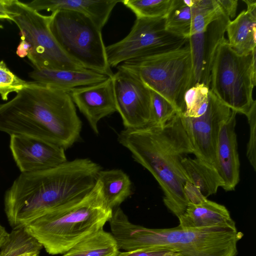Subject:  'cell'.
Here are the masks:
<instances>
[{
	"instance_id": "cell-23",
	"label": "cell",
	"mask_w": 256,
	"mask_h": 256,
	"mask_svg": "<svg viewBox=\"0 0 256 256\" xmlns=\"http://www.w3.org/2000/svg\"><path fill=\"white\" fill-rule=\"evenodd\" d=\"M102 186L104 200L114 210L132 194L128 176L120 170H100L97 176Z\"/></svg>"
},
{
	"instance_id": "cell-10",
	"label": "cell",
	"mask_w": 256,
	"mask_h": 256,
	"mask_svg": "<svg viewBox=\"0 0 256 256\" xmlns=\"http://www.w3.org/2000/svg\"><path fill=\"white\" fill-rule=\"evenodd\" d=\"M108 222L119 248L126 252L146 249L176 252L182 232V228L178 226L172 228H151L134 224L120 207L113 210Z\"/></svg>"
},
{
	"instance_id": "cell-8",
	"label": "cell",
	"mask_w": 256,
	"mask_h": 256,
	"mask_svg": "<svg viewBox=\"0 0 256 256\" xmlns=\"http://www.w3.org/2000/svg\"><path fill=\"white\" fill-rule=\"evenodd\" d=\"M14 8L17 14L13 22L20 30V39L30 44L27 57L34 68L86 69L70 58L57 42L50 28L51 14H42L18 0Z\"/></svg>"
},
{
	"instance_id": "cell-9",
	"label": "cell",
	"mask_w": 256,
	"mask_h": 256,
	"mask_svg": "<svg viewBox=\"0 0 256 256\" xmlns=\"http://www.w3.org/2000/svg\"><path fill=\"white\" fill-rule=\"evenodd\" d=\"M188 38L168 32L165 18H136L130 32L122 40L106 46L112 68L132 59L178 49Z\"/></svg>"
},
{
	"instance_id": "cell-30",
	"label": "cell",
	"mask_w": 256,
	"mask_h": 256,
	"mask_svg": "<svg viewBox=\"0 0 256 256\" xmlns=\"http://www.w3.org/2000/svg\"><path fill=\"white\" fill-rule=\"evenodd\" d=\"M26 84L10 70L4 60H0V96L3 100H7L10 93H17Z\"/></svg>"
},
{
	"instance_id": "cell-2",
	"label": "cell",
	"mask_w": 256,
	"mask_h": 256,
	"mask_svg": "<svg viewBox=\"0 0 256 256\" xmlns=\"http://www.w3.org/2000/svg\"><path fill=\"white\" fill-rule=\"evenodd\" d=\"M82 122L68 90L27 82L8 102L0 104V131L40 138L66 149L80 138Z\"/></svg>"
},
{
	"instance_id": "cell-37",
	"label": "cell",
	"mask_w": 256,
	"mask_h": 256,
	"mask_svg": "<svg viewBox=\"0 0 256 256\" xmlns=\"http://www.w3.org/2000/svg\"><path fill=\"white\" fill-rule=\"evenodd\" d=\"M8 234L9 233L6 230L4 227L0 224V248L8 239Z\"/></svg>"
},
{
	"instance_id": "cell-20",
	"label": "cell",
	"mask_w": 256,
	"mask_h": 256,
	"mask_svg": "<svg viewBox=\"0 0 256 256\" xmlns=\"http://www.w3.org/2000/svg\"><path fill=\"white\" fill-rule=\"evenodd\" d=\"M29 76L34 81L68 91L76 88L99 83L108 78L104 74L88 69L34 68L29 73Z\"/></svg>"
},
{
	"instance_id": "cell-3",
	"label": "cell",
	"mask_w": 256,
	"mask_h": 256,
	"mask_svg": "<svg viewBox=\"0 0 256 256\" xmlns=\"http://www.w3.org/2000/svg\"><path fill=\"white\" fill-rule=\"evenodd\" d=\"M118 140L158 182L168 209L178 218L182 215L188 204L184 192L188 179L182 160L194 149L180 113L162 125L125 128Z\"/></svg>"
},
{
	"instance_id": "cell-34",
	"label": "cell",
	"mask_w": 256,
	"mask_h": 256,
	"mask_svg": "<svg viewBox=\"0 0 256 256\" xmlns=\"http://www.w3.org/2000/svg\"><path fill=\"white\" fill-rule=\"evenodd\" d=\"M15 0H0V20L6 19L13 22L17 12L14 8Z\"/></svg>"
},
{
	"instance_id": "cell-14",
	"label": "cell",
	"mask_w": 256,
	"mask_h": 256,
	"mask_svg": "<svg viewBox=\"0 0 256 256\" xmlns=\"http://www.w3.org/2000/svg\"><path fill=\"white\" fill-rule=\"evenodd\" d=\"M10 148L21 173L46 170L67 161L64 148L32 136H10Z\"/></svg>"
},
{
	"instance_id": "cell-33",
	"label": "cell",
	"mask_w": 256,
	"mask_h": 256,
	"mask_svg": "<svg viewBox=\"0 0 256 256\" xmlns=\"http://www.w3.org/2000/svg\"><path fill=\"white\" fill-rule=\"evenodd\" d=\"M184 192L188 203L198 204L207 199L196 186L188 180L184 185Z\"/></svg>"
},
{
	"instance_id": "cell-4",
	"label": "cell",
	"mask_w": 256,
	"mask_h": 256,
	"mask_svg": "<svg viewBox=\"0 0 256 256\" xmlns=\"http://www.w3.org/2000/svg\"><path fill=\"white\" fill-rule=\"evenodd\" d=\"M113 210L106 204L100 182L84 196L34 220L24 228L51 255L64 254L90 234L103 228Z\"/></svg>"
},
{
	"instance_id": "cell-36",
	"label": "cell",
	"mask_w": 256,
	"mask_h": 256,
	"mask_svg": "<svg viewBox=\"0 0 256 256\" xmlns=\"http://www.w3.org/2000/svg\"><path fill=\"white\" fill-rule=\"evenodd\" d=\"M30 50L28 43L25 40H21L16 50V54L21 58L28 56Z\"/></svg>"
},
{
	"instance_id": "cell-15",
	"label": "cell",
	"mask_w": 256,
	"mask_h": 256,
	"mask_svg": "<svg viewBox=\"0 0 256 256\" xmlns=\"http://www.w3.org/2000/svg\"><path fill=\"white\" fill-rule=\"evenodd\" d=\"M230 20V18L224 14L212 22L204 31L188 38L195 84H204L210 87L213 60Z\"/></svg>"
},
{
	"instance_id": "cell-22",
	"label": "cell",
	"mask_w": 256,
	"mask_h": 256,
	"mask_svg": "<svg viewBox=\"0 0 256 256\" xmlns=\"http://www.w3.org/2000/svg\"><path fill=\"white\" fill-rule=\"evenodd\" d=\"M182 164L188 181L192 183L206 198L216 193L224 182L214 166L196 158L184 157Z\"/></svg>"
},
{
	"instance_id": "cell-13",
	"label": "cell",
	"mask_w": 256,
	"mask_h": 256,
	"mask_svg": "<svg viewBox=\"0 0 256 256\" xmlns=\"http://www.w3.org/2000/svg\"><path fill=\"white\" fill-rule=\"evenodd\" d=\"M242 236L236 226L182 228L176 251L181 256H236Z\"/></svg>"
},
{
	"instance_id": "cell-27",
	"label": "cell",
	"mask_w": 256,
	"mask_h": 256,
	"mask_svg": "<svg viewBox=\"0 0 256 256\" xmlns=\"http://www.w3.org/2000/svg\"><path fill=\"white\" fill-rule=\"evenodd\" d=\"M174 0H120L136 18H166Z\"/></svg>"
},
{
	"instance_id": "cell-31",
	"label": "cell",
	"mask_w": 256,
	"mask_h": 256,
	"mask_svg": "<svg viewBox=\"0 0 256 256\" xmlns=\"http://www.w3.org/2000/svg\"><path fill=\"white\" fill-rule=\"evenodd\" d=\"M250 128L249 139L246 146V156L250 165L256 170V101L254 100L246 114Z\"/></svg>"
},
{
	"instance_id": "cell-18",
	"label": "cell",
	"mask_w": 256,
	"mask_h": 256,
	"mask_svg": "<svg viewBox=\"0 0 256 256\" xmlns=\"http://www.w3.org/2000/svg\"><path fill=\"white\" fill-rule=\"evenodd\" d=\"M118 0H34L26 4L38 12L46 10L72 11L91 19L100 29L108 22Z\"/></svg>"
},
{
	"instance_id": "cell-21",
	"label": "cell",
	"mask_w": 256,
	"mask_h": 256,
	"mask_svg": "<svg viewBox=\"0 0 256 256\" xmlns=\"http://www.w3.org/2000/svg\"><path fill=\"white\" fill-rule=\"evenodd\" d=\"M178 226L184 228H198L214 226H235L228 209L208 198L198 204L188 203L184 212L178 217Z\"/></svg>"
},
{
	"instance_id": "cell-35",
	"label": "cell",
	"mask_w": 256,
	"mask_h": 256,
	"mask_svg": "<svg viewBox=\"0 0 256 256\" xmlns=\"http://www.w3.org/2000/svg\"><path fill=\"white\" fill-rule=\"evenodd\" d=\"M223 13L230 18H234L236 14L238 0H216Z\"/></svg>"
},
{
	"instance_id": "cell-32",
	"label": "cell",
	"mask_w": 256,
	"mask_h": 256,
	"mask_svg": "<svg viewBox=\"0 0 256 256\" xmlns=\"http://www.w3.org/2000/svg\"><path fill=\"white\" fill-rule=\"evenodd\" d=\"M118 256H181V255L178 252L170 250H156L139 249L120 252Z\"/></svg>"
},
{
	"instance_id": "cell-29",
	"label": "cell",
	"mask_w": 256,
	"mask_h": 256,
	"mask_svg": "<svg viewBox=\"0 0 256 256\" xmlns=\"http://www.w3.org/2000/svg\"><path fill=\"white\" fill-rule=\"evenodd\" d=\"M150 100L152 120L150 124H164L178 113L169 101L151 90Z\"/></svg>"
},
{
	"instance_id": "cell-19",
	"label": "cell",
	"mask_w": 256,
	"mask_h": 256,
	"mask_svg": "<svg viewBox=\"0 0 256 256\" xmlns=\"http://www.w3.org/2000/svg\"><path fill=\"white\" fill-rule=\"evenodd\" d=\"M242 1L246 4V10L229 22L226 32L230 46L240 54L248 55L256 52V1Z\"/></svg>"
},
{
	"instance_id": "cell-16",
	"label": "cell",
	"mask_w": 256,
	"mask_h": 256,
	"mask_svg": "<svg viewBox=\"0 0 256 256\" xmlns=\"http://www.w3.org/2000/svg\"><path fill=\"white\" fill-rule=\"evenodd\" d=\"M76 106L86 117L92 130L98 134L100 120L116 112L112 77L69 91Z\"/></svg>"
},
{
	"instance_id": "cell-17",
	"label": "cell",
	"mask_w": 256,
	"mask_h": 256,
	"mask_svg": "<svg viewBox=\"0 0 256 256\" xmlns=\"http://www.w3.org/2000/svg\"><path fill=\"white\" fill-rule=\"evenodd\" d=\"M236 114L232 110L222 124L216 150L214 166L224 182L222 188L226 191L234 190L240 180V162L235 131Z\"/></svg>"
},
{
	"instance_id": "cell-25",
	"label": "cell",
	"mask_w": 256,
	"mask_h": 256,
	"mask_svg": "<svg viewBox=\"0 0 256 256\" xmlns=\"http://www.w3.org/2000/svg\"><path fill=\"white\" fill-rule=\"evenodd\" d=\"M194 0H174L165 18L166 29L180 36H190Z\"/></svg>"
},
{
	"instance_id": "cell-11",
	"label": "cell",
	"mask_w": 256,
	"mask_h": 256,
	"mask_svg": "<svg viewBox=\"0 0 256 256\" xmlns=\"http://www.w3.org/2000/svg\"><path fill=\"white\" fill-rule=\"evenodd\" d=\"M112 80L116 112L125 128H139L150 124V90L134 75L119 68Z\"/></svg>"
},
{
	"instance_id": "cell-38",
	"label": "cell",
	"mask_w": 256,
	"mask_h": 256,
	"mask_svg": "<svg viewBox=\"0 0 256 256\" xmlns=\"http://www.w3.org/2000/svg\"><path fill=\"white\" fill-rule=\"evenodd\" d=\"M0 28H3V26L0 24Z\"/></svg>"
},
{
	"instance_id": "cell-12",
	"label": "cell",
	"mask_w": 256,
	"mask_h": 256,
	"mask_svg": "<svg viewBox=\"0 0 256 256\" xmlns=\"http://www.w3.org/2000/svg\"><path fill=\"white\" fill-rule=\"evenodd\" d=\"M232 110L210 90L208 106L202 115L192 118L184 116L180 113L196 158L214 166L216 150L220 128L230 115Z\"/></svg>"
},
{
	"instance_id": "cell-5",
	"label": "cell",
	"mask_w": 256,
	"mask_h": 256,
	"mask_svg": "<svg viewBox=\"0 0 256 256\" xmlns=\"http://www.w3.org/2000/svg\"><path fill=\"white\" fill-rule=\"evenodd\" d=\"M116 68L138 78L169 101L178 113L184 112L186 92L195 84L188 42L178 49L128 60Z\"/></svg>"
},
{
	"instance_id": "cell-24",
	"label": "cell",
	"mask_w": 256,
	"mask_h": 256,
	"mask_svg": "<svg viewBox=\"0 0 256 256\" xmlns=\"http://www.w3.org/2000/svg\"><path fill=\"white\" fill-rule=\"evenodd\" d=\"M120 250L112 233L101 228L78 242L62 256H118Z\"/></svg>"
},
{
	"instance_id": "cell-1",
	"label": "cell",
	"mask_w": 256,
	"mask_h": 256,
	"mask_svg": "<svg viewBox=\"0 0 256 256\" xmlns=\"http://www.w3.org/2000/svg\"><path fill=\"white\" fill-rule=\"evenodd\" d=\"M100 166L88 158L66 161L56 166L21 173L6 190L4 210L13 228L34 220L88 194L96 182Z\"/></svg>"
},
{
	"instance_id": "cell-28",
	"label": "cell",
	"mask_w": 256,
	"mask_h": 256,
	"mask_svg": "<svg viewBox=\"0 0 256 256\" xmlns=\"http://www.w3.org/2000/svg\"><path fill=\"white\" fill-rule=\"evenodd\" d=\"M210 92V87L204 84L196 83L188 89L184 94V110L181 114L192 118L202 115L208 106Z\"/></svg>"
},
{
	"instance_id": "cell-6",
	"label": "cell",
	"mask_w": 256,
	"mask_h": 256,
	"mask_svg": "<svg viewBox=\"0 0 256 256\" xmlns=\"http://www.w3.org/2000/svg\"><path fill=\"white\" fill-rule=\"evenodd\" d=\"M256 52L248 55L238 54L224 37L213 60L210 88L224 104L245 116L254 100L256 82Z\"/></svg>"
},
{
	"instance_id": "cell-26",
	"label": "cell",
	"mask_w": 256,
	"mask_h": 256,
	"mask_svg": "<svg viewBox=\"0 0 256 256\" xmlns=\"http://www.w3.org/2000/svg\"><path fill=\"white\" fill-rule=\"evenodd\" d=\"M222 14L216 0H194L190 36L202 32Z\"/></svg>"
},
{
	"instance_id": "cell-7",
	"label": "cell",
	"mask_w": 256,
	"mask_h": 256,
	"mask_svg": "<svg viewBox=\"0 0 256 256\" xmlns=\"http://www.w3.org/2000/svg\"><path fill=\"white\" fill-rule=\"evenodd\" d=\"M51 15V32L64 52L84 68L112 78L114 73L108 62L102 30L75 12L59 10Z\"/></svg>"
}]
</instances>
